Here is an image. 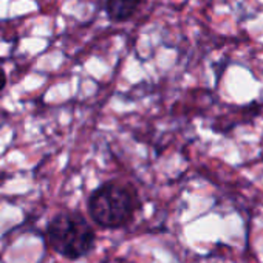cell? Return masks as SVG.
Wrapping results in <instances>:
<instances>
[{"instance_id": "obj_1", "label": "cell", "mask_w": 263, "mask_h": 263, "mask_svg": "<svg viewBox=\"0 0 263 263\" xmlns=\"http://www.w3.org/2000/svg\"><path fill=\"white\" fill-rule=\"evenodd\" d=\"M88 214L104 229H118L128 224L138 209L137 192L118 181H107L88 197Z\"/></svg>"}, {"instance_id": "obj_2", "label": "cell", "mask_w": 263, "mask_h": 263, "mask_svg": "<svg viewBox=\"0 0 263 263\" xmlns=\"http://www.w3.org/2000/svg\"><path fill=\"white\" fill-rule=\"evenodd\" d=\"M47 243L59 255L78 260L91 252L96 232L88 220L78 211L56 214L47 226Z\"/></svg>"}, {"instance_id": "obj_3", "label": "cell", "mask_w": 263, "mask_h": 263, "mask_svg": "<svg viewBox=\"0 0 263 263\" xmlns=\"http://www.w3.org/2000/svg\"><path fill=\"white\" fill-rule=\"evenodd\" d=\"M141 5V0H107L105 11L110 21L124 22L134 17Z\"/></svg>"}, {"instance_id": "obj_4", "label": "cell", "mask_w": 263, "mask_h": 263, "mask_svg": "<svg viewBox=\"0 0 263 263\" xmlns=\"http://www.w3.org/2000/svg\"><path fill=\"white\" fill-rule=\"evenodd\" d=\"M7 87V73H5V68H4V64L0 62V93L2 90Z\"/></svg>"}]
</instances>
